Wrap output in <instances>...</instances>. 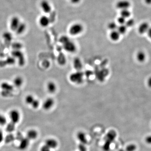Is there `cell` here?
<instances>
[{"label": "cell", "mask_w": 151, "mask_h": 151, "mask_svg": "<svg viewBox=\"0 0 151 151\" xmlns=\"http://www.w3.org/2000/svg\"><path fill=\"white\" fill-rule=\"evenodd\" d=\"M59 41L66 51L69 53H74L77 50L76 45L68 37L63 36L60 37Z\"/></svg>", "instance_id": "1"}, {"label": "cell", "mask_w": 151, "mask_h": 151, "mask_svg": "<svg viewBox=\"0 0 151 151\" xmlns=\"http://www.w3.org/2000/svg\"><path fill=\"white\" fill-rule=\"evenodd\" d=\"M84 28L81 24L77 23L71 25L68 30V32L71 35L75 36L79 35L83 32Z\"/></svg>", "instance_id": "2"}, {"label": "cell", "mask_w": 151, "mask_h": 151, "mask_svg": "<svg viewBox=\"0 0 151 151\" xmlns=\"http://www.w3.org/2000/svg\"><path fill=\"white\" fill-rule=\"evenodd\" d=\"M84 74L80 71H77L69 76L70 81L76 84H80L83 82Z\"/></svg>", "instance_id": "3"}, {"label": "cell", "mask_w": 151, "mask_h": 151, "mask_svg": "<svg viewBox=\"0 0 151 151\" xmlns=\"http://www.w3.org/2000/svg\"><path fill=\"white\" fill-rule=\"evenodd\" d=\"M11 54L14 58H18L19 66H22L24 65L25 63V58L21 50H13Z\"/></svg>", "instance_id": "4"}, {"label": "cell", "mask_w": 151, "mask_h": 151, "mask_svg": "<svg viewBox=\"0 0 151 151\" xmlns=\"http://www.w3.org/2000/svg\"><path fill=\"white\" fill-rule=\"evenodd\" d=\"M9 117L11 122L14 124L19 122L20 119V114L17 110L13 109L10 111Z\"/></svg>", "instance_id": "5"}, {"label": "cell", "mask_w": 151, "mask_h": 151, "mask_svg": "<svg viewBox=\"0 0 151 151\" xmlns=\"http://www.w3.org/2000/svg\"><path fill=\"white\" fill-rule=\"evenodd\" d=\"M21 22L20 19L18 16H13L10 22V28L12 31L15 32L18 27H19L20 23Z\"/></svg>", "instance_id": "6"}, {"label": "cell", "mask_w": 151, "mask_h": 151, "mask_svg": "<svg viewBox=\"0 0 151 151\" xmlns=\"http://www.w3.org/2000/svg\"><path fill=\"white\" fill-rule=\"evenodd\" d=\"M130 2L127 0H121L117 3L116 7L118 9L122 10L124 9H129L130 7Z\"/></svg>", "instance_id": "7"}, {"label": "cell", "mask_w": 151, "mask_h": 151, "mask_svg": "<svg viewBox=\"0 0 151 151\" xmlns=\"http://www.w3.org/2000/svg\"><path fill=\"white\" fill-rule=\"evenodd\" d=\"M40 7L42 11L46 14H49L51 12L52 7L50 3L47 0L41 1L40 4Z\"/></svg>", "instance_id": "8"}, {"label": "cell", "mask_w": 151, "mask_h": 151, "mask_svg": "<svg viewBox=\"0 0 151 151\" xmlns=\"http://www.w3.org/2000/svg\"><path fill=\"white\" fill-rule=\"evenodd\" d=\"M51 19L46 15L42 16L39 19V24L43 28L48 27L51 24Z\"/></svg>", "instance_id": "9"}, {"label": "cell", "mask_w": 151, "mask_h": 151, "mask_svg": "<svg viewBox=\"0 0 151 151\" xmlns=\"http://www.w3.org/2000/svg\"><path fill=\"white\" fill-rule=\"evenodd\" d=\"M55 104L53 98L49 97L45 99L43 104V108L45 110H49Z\"/></svg>", "instance_id": "10"}, {"label": "cell", "mask_w": 151, "mask_h": 151, "mask_svg": "<svg viewBox=\"0 0 151 151\" xmlns=\"http://www.w3.org/2000/svg\"><path fill=\"white\" fill-rule=\"evenodd\" d=\"M0 87L2 91H7L11 93L13 91L14 88L13 85L5 81L1 83Z\"/></svg>", "instance_id": "11"}, {"label": "cell", "mask_w": 151, "mask_h": 151, "mask_svg": "<svg viewBox=\"0 0 151 151\" xmlns=\"http://www.w3.org/2000/svg\"><path fill=\"white\" fill-rule=\"evenodd\" d=\"M19 142V149L21 150H24L27 149L30 144V140L27 137H24Z\"/></svg>", "instance_id": "12"}, {"label": "cell", "mask_w": 151, "mask_h": 151, "mask_svg": "<svg viewBox=\"0 0 151 151\" xmlns=\"http://www.w3.org/2000/svg\"><path fill=\"white\" fill-rule=\"evenodd\" d=\"M47 92L51 94H53L56 91L57 85L55 82L52 81H49L46 86Z\"/></svg>", "instance_id": "13"}, {"label": "cell", "mask_w": 151, "mask_h": 151, "mask_svg": "<svg viewBox=\"0 0 151 151\" xmlns=\"http://www.w3.org/2000/svg\"><path fill=\"white\" fill-rule=\"evenodd\" d=\"M24 79L22 76H18L15 77L13 80V85L14 87L16 88H19L22 87L24 84Z\"/></svg>", "instance_id": "14"}, {"label": "cell", "mask_w": 151, "mask_h": 151, "mask_svg": "<svg viewBox=\"0 0 151 151\" xmlns=\"http://www.w3.org/2000/svg\"><path fill=\"white\" fill-rule=\"evenodd\" d=\"M150 28V26L148 23L144 22L139 25L138 28L139 32L141 34H144L146 32L147 33Z\"/></svg>", "instance_id": "15"}, {"label": "cell", "mask_w": 151, "mask_h": 151, "mask_svg": "<svg viewBox=\"0 0 151 151\" xmlns=\"http://www.w3.org/2000/svg\"><path fill=\"white\" fill-rule=\"evenodd\" d=\"M45 145L51 149H55L58 146V142L55 139H49L45 141Z\"/></svg>", "instance_id": "16"}, {"label": "cell", "mask_w": 151, "mask_h": 151, "mask_svg": "<svg viewBox=\"0 0 151 151\" xmlns=\"http://www.w3.org/2000/svg\"><path fill=\"white\" fill-rule=\"evenodd\" d=\"M121 35L117 30L112 31L109 35V37L112 41L116 42L118 41L120 38Z\"/></svg>", "instance_id": "17"}, {"label": "cell", "mask_w": 151, "mask_h": 151, "mask_svg": "<svg viewBox=\"0 0 151 151\" xmlns=\"http://www.w3.org/2000/svg\"><path fill=\"white\" fill-rule=\"evenodd\" d=\"M116 136V133L114 131H110L107 133L105 138V141L110 142H113Z\"/></svg>", "instance_id": "18"}, {"label": "cell", "mask_w": 151, "mask_h": 151, "mask_svg": "<svg viewBox=\"0 0 151 151\" xmlns=\"http://www.w3.org/2000/svg\"><path fill=\"white\" fill-rule=\"evenodd\" d=\"M26 29H27V25H26V24L21 22L19 27L16 29L15 32H16V34L17 35H21L25 31Z\"/></svg>", "instance_id": "19"}, {"label": "cell", "mask_w": 151, "mask_h": 151, "mask_svg": "<svg viewBox=\"0 0 151 151\" xmlns=\"http://www.w3.org/2000/svg\"><path fill=\"white\" fill-rule=\"evenodd\" d=\"M77 137L78 140L81 142V144H86L87 143V140L86 138L85 133L82 132H79L77 133Z\"/></svg>", "instance_id": "20"}, {"label": "cell", "mask_w": 151, "mask_h": 151, "mask_svg": "<svg viewBox=\"0 0 151 151\" xmlns=\"http://www.w3.org/2000/svg\"><path fill=\"white\" fill-rule=\"evenodd\" d=\"M37 131L35 130H30L27 133V137L29 140H34L37 138Z\"/></svg>", "instance_id": "21"}, {"label": "cell", "mask_w": 151, "mask_h": 151, "mask_svg": "<svg viewBox=\"0 0 151 151\" xmlns=\"http://www.w3.org/2000/svg\"><path fill=\"white\" fill-rule=\"evenodd\" d=\"M146 56L144 52L141 51L139 52L137 55V60L140 62H143L145 60Z\"/></svg>", "instance_id": "22"}, {"label": "cell", "mask_w": 151, "mask_h": 151, "mask_svg": "<svg viewBox=\"0 0 151 151\" xmlns=\"http://www.w3.org/2000/svg\"><path fill=\"white\" fill-rule=\"evenodd\" d=\"M35 99V98L33 95H28L26 96L24 100H25V102L26 104L31 105Z\"/></svg>", "instance_id": "23"}, {"label": "cell", "mask_w": 151, "mask_h": 151, "mask_svg": "<svg viewBox=\"0 0 151 151\" xmlns=\"http://www.w3.org/2000/svg\"><path fill=\"white\" fill-rule=\"evenodd\" d=\"M127 27L125 26V24L123 25H119L118 27L117 30L120 33V35H123L125 34L127 31Z\"/></svg>", "instance_id": "24"}, {"label": "cell", "mask_w": 151, "mask_h": 151, "mask_svg": "<svg viewBox=\"0 0 151 151\" xmlns=\"http://www.w3.org/2000/svg\"><path fill=\"white\" fill-rule=\"evenodd\" d=\"M121 16H122L125 19H129L131 15V13L129 9H124L121 10L120 12Z\"/></svg>", "instance_id": "25"}, {"label": "cell", "mask_w": 151, "mask_h": 151, "mask_svg": "<svg viewBox=\"0 0 151 151\" xmlns=\"http://www.w3.org/2000/svg\"><path fill=\"white\" fill-rule=\"evenodd\" d=\"M15 129V124L11 122L7 124L6 131L8 132L11 133L14 131Z\"/></svg>", "instance_id": "26"}, {"label": "cell", "mask_w": 151, "mask_h": 151, "mask_svg": "<svg viewBox=\"0 0 151 151\" xmlns=\"http://www.w3.org/2000/svg\"><path fill=\"white\" fill-rule=\"evenodd\" d=\"M118 25L116 23L114 22H111L109 23L108 24V28L109 30H110L111 31L113 30H116L117 29Z\"/></svg>", "instance_id": "27"}, {"label": "cell", "mask_w": 151, "mask_h": 151, "mask_svg": "<svg viewBox=\"0 0 151 151\" xmlns=\"http://www.w3.org/2000/svg\"><path fill=\"white\" fill-rule=\"evenodd\" d=\"M15 139V137H14V135L10 133L6 136V137L4 139V140L6 143L8 144V143L14 142Z\"/></svg>", "instance_id": "28"}, {"label": "cell", "mask_w": 151, "mask_h": 151, "mask_svg": "<svg viewBox=\"0 0 151 151\" xmlns=\"http://www.w3.org/2000/svg\"><path fill=\"white\" fill-rule=\"evenodd\" d=\"M3 37L6 41L10 42L12 39V35L11 33L6 32L3 34Z\"/></svg>", "instance_id": "29"}, {"label": "cell", "mask_w": 151, "mask_h": 151, "mask_svg": "<svg viewBox=\"0 0 151 151\" xmlns=\"http://www.w3.org/2000/svg\"><path fill=\"white\" fill-rule=\"evenodd\" d=\"M74 67L77 69V71H80V69L81 68V67H82V63L79 59L77 58L74 60Z\"/></svg>", "instance_id": "30"}, {"label": "cell", "mask_w": 151, "mask_h": 151, "mask_svg": "<svg viewBox=\"0 0 151 151\" xmlns=\"http://www.w3.org/2000/svg\"><path fill=\"white\" fill-rule=\"evenodd\" d=\"M12 47L14 50H21L22 47V45L21 43L16 42L12 45Z\"/></svg>", "instance_id": "31"}, {"label": "cell", "mask_w": 151, "mask_h": 151, "mask_svg": "<svg viewBox=\"0 0 151 151\" xmlns=\"http://www.w3.org/2000/svg\"><path fill=\"white\" fill-rule=\"evenodd\" d=\"M134 20L132 19H129L128 20H126V22L125 23V25L127 28H131L133 26L134 24Z\"/></svg>", "instance_id": "32"}, {"label": "cell", "mask_w": 151, "mask_h": 151, "mask_svg": "<svg viewBox=\"0 0 151 151\" xmlns=\"http://www.w3.org/2000/svg\"><path fill=\"white\" fill-rule=\"evenodd\" d=\"M7 120L6 117L0 113V125H4L7 124Z\"/></svg>", "instance_id": "33"}, {"label": "cell", "mask_w": 151, "mask_h": 151, "mask_svg": "<svg viewBox=\"0 0 151 151\" xmlns=\"http://www.w3.org/2000/svg\"><path fill=\"white\" fill-rule=\"evenodd\" d=\"M39 104H40V102H39V100H38L37 99H35L31 105L33 108L37 109L39 106Z\"/></svg>", "instance_id": "34"}, {"label": "cell", "mask_w": 151, "mask_h": 151, "mask_svg": "<svg viewBox=\"0 0 151 151\" xmlns=\"http://www.w3.org/2000/svg\"><path fill=\"white\" fill-rule=\"evenodd\" d=\"M126 21V19L121 16H119L117 19L118 23L120 25L125 24Z\"/></svg>", "instance_id": "35"}, {"label": "cell", "mask_w": 151, "mask_h": 151, "mask_svg": "<svg viewBox=\"0 0 151 151\" xmlns=\"http://www.w3.org/2000/svg\"><path fill=\"white\" fill-rule=\"evenodd\" d=\"M111 143L105 141L104 145L103 146V150L104 151H109L110 150V146Z\"/></svg>", "instance_id": "36"}, {"label": "cell", "mask_w": 151, "mask_h": 151, "mask_svg": "<svg viewBox=\"0 0 151 151\" xmlns=\"http://www.w3.org/2000/svg\"><path fill=\"white\" fill-rule=\"evenodd\" d=\"M137 149V147L135 145L131 144L129 145L126 148V151H135Z\"/></svg>", "instance_id": "37"}, {"label": "cell", "mask_w": 151, "mask_h": 151, "mask_svg": "<svg viewBox=\"0 0 151 151\" xmlns=\"http://www.w3.org/2000/svg\"><path fill=\"white\" fill-rule=\"evenodd\" d=\"M79 151H87V148L85 146V144H80L78 146Z\"/></svg>", "instance_id": "38"}, {"label": "cell", "mask_w": 151, "mask_h": 151, "mask_svg": "<svg viewBox=\"0 0 151 151\" xmlns=\"http://www.w3.org/2000/svg\"><path fill=\"white\" fill-rule=\"evenodd\" d=\"M22 135L21 133H16V137H15V139H16L18 141H20L23 138Z\"/></svg>", "instance_id": "39"}, {"label": "cell", "mask_w": 151, "mask_h": 151, "mask_svg": "<svg viewBox=\"0 0 151 151\" xmlns=\"http://www.w3.org/2000/svg\"><path fill=\"white\" fill-rule=\"evenodd\" d=\"M145 142L148 144H151V135L147 136L145 139Z\"/></svg>", "instance_id": "40"}, {"label": "cell", "mask_w": 151, "mask_h": 151, "mask_svg": "<svg viewBox=\"0 0 151 151\" xmlns=\"http://www.w3.org/2000/svg\"><path fill=\"white\" fill-rule=\"evenodd\" d=\"M51 149L49 147H47V146L45 145L43 146L42 147H41V149H40V151H51Z\"/></svg>", "instance_id": "41"}, {"label": "cell", "mask_w": 151, "mask_h": 151, "mask_svg": "<svg viewBox=\"0 0 151 151\" xmlns=\"http://www.w3.org/2000/svg\"><path fill=\"white\" fill-rule=\"evenodd\" d=\"M4 140V137H3V134L1 131L0 130V143Z\"/></svg>", "instance_id": "42"}, {"label": "cell", "mask_w": 151, "mask_h": 151, "mask_svg": "<svg viewBox=\"0 0 151 151\" xmlns=\"http://www.w3.org/2000/svg\"><path fill=\"white\" fill-rule=\"evenodd\" d=\"M81 0H70L71 3L73 4H77L79 3Z\"/></svg>", "instance_id": "43"}, {"label": "cell", "mask_w": 151, "mask_h": 151, "mask_svg": "<svg viewBox=\"0 0 151 151\" xmlns=\"http://www.w3.org/2000/svg\"><path fill=\"white\" fill-rule=\"evenodd\" d=\"M148 36L151 39V28H150L147 32Z\"/></svg>", "instance_id": "44"}, {"label": "cell", "mask_w": 151, "mask_h": 151, "mask_svg": "<svg viewBox=\"0 0 151 151\" xmlns=\"http://www.w3.org/2000/svg\"><path fill=\"white\" fill-rule=\"evenodd\" d=\"M147 84H148V86L150 87L151 88V77L148 79V81H147Z\"/></svg>", "instance_id": "45"}, {"label": "cell", "mask_w": 151, "mask_h": 151, "mask_svg": "<svg viewBox=\"0 0 151 151\" xmlns=\"http://www.w3.org/2000/svg\"><path fill=\"white\" fill-rule=\"evenodd\" d=\"M145 2L148 5H151V0H145Z\"/></svg>", "instance_id": "46"}, {"label": "cell", "mask_w": 151, "mask_h": 151, "mask_svg": "<svg viewBox=\"0 0 151 151\" xmlns=\"http://www.w3.org/2000/svg\"><path fill=\"white\" fill-rule=\"evenodd\" d=\"M119 151H124L123 150H120Z\"/></svg>", "instance_id": "47"}]
</instances>
